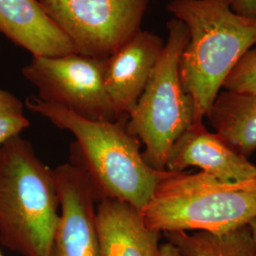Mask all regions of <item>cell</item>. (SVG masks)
I'll use <instances>...</instances> for the list:
<instances>
[{
	"mask_svg": "<svg viewBox=\"0 0 256 256\" xmlns=\"http://www.w3.org/2000/svg\"><path fill=\"white\" fill-rule=\"evenodd\" d=\"M162 38L140 30L106 60L104 82L122 120L134 110L164 46Z\"/></svg>",
	"mask_w": 256,
	"mask_h": 256,
	"instance_id": "obj_9",
	"label": "cell"
},
{
	"mask_svg": "<svg viewBox=\"0 0 256 256\" xmlns=\"http://www.w3.org/2000/svg\"><path fill=\"white\" fill-rule=\"evenodd\" d=\"M106 60L70 54L32 56L22 74L38 90V98L92 120H122L104 88Z\"/></svg>",
	"mask_w": 256,
	"mask_h": 256,
	"instance_id": "obj_7",
	"label": "cell"
},
{
	"mask_svg": "<svg viewBox=\"0 0 256 256\" xmlns=\"http://www.w3.org/2000/svg\"><path fill=\"white\" fill-rule=\"evenodd\" d=\"M222 88L230 92L256 93V46L240 58L223 82Z\"/></svg>",
	"mask_w": 256,
	"mask_h": 256,
	"instance_id": "obj_16",
	"label": "cell"
},
{
	"mask_svg": "<svg viewBox=\"0 0 256 256\" xmlns=\"http://www.w3.org/2000/svg\"><path fill=\"white\" fill-rule=\"evenodd\" d=\"M167 10L189 32L178 72L194 102V124H200L230 72L256 46V19L239 16L227 0H171Z\"/></svg>",
	"mask_w": 256,
	"mask_h": 256,
	"instance_id": "obj_2",
	"label": "cell"
},
{
	"mask_svg": "<svg viewBox=\"0 0 256 256\" xmlns=\"http://www.w3.org/2000/svg\"><path fill=\"white\" fill-rule=\"evenodd\" d=\"M158 256H185L182 252L176 247L174 244L167 241L166 243L160 244V252Z\"/></svg>",
	"mask_w": 256,
	"mask_h": 256,
	"instance_id": "obj_18",
	"label": "cell"
},
{
	"mask_svg": "<svg viewBox=\"0 0 256 256\" xmlns=\"http://www.w3.org/2000/svg\"><path fill=\"white\" fill-rule=\"evenodd\" d=\"M248 227H250V229L252 236V239H254V242L256 247V220H252V221L248 224Z\"/></svg>",
	"mask_w": 256,
	"mask_h": 256,
	"instance_id": "obj_19",
	"label": "cell"
},
{
	"mask_svg": "<svg viewBox=\"0 0 256 256\" xmlns=\"http://www.w3.org/2000/svg\"><path fill=\"white\" fill-rule=\"evenodd\" d=\"M166 26L168 37L162 52L126 120L128 132L144 146L146 162L158 171L166 170L172 147L194 120V102L184 92L178 72L189 32L174 18Z\"/></svg>",
	"mask_w": 256,
	"mask_h": 256,
	"instance_id": "obj_5",
	"label": "cell"
},
{
	"mask_svg": "<svg viewBox=\"0 0 256 256\" xmlns=\"http://www.w3.org/2000/svg\"><path fill=\"white\" fill-rule=\"evenodd\" d=\"M54 174L61 212L52 256H100L97 200L88 176L72 164L57 166Z\"/></svg>",
	"mask_w": 256,
	"mask_h": 256,
	"instance_id": "obj_8",
	"label": "cell"
},
{
	"mask_svg": "<svg viewBox=\"0 0 256 256\" xmlns=\"http://www.w3.org/2000/svg\"><path fill=\"white\" fill-rule=\"evenodd\" d=\"M206 117L214 132L242 155L256 151V92L223 90L218 93Z\"/></svg>",
	"mask_w": 256,
	"mask_h": 256,
	"instance_id": "obj_13",
	"label": "cell"
},
{
	"mask_svg": "<svg viewBox=\"0 0 256 256\" xmlns=\"http://www.w3.org/2000/svg\"><path fill=\"white\" fill-rule=\"evenodd\" d=\"M0 256H4L3 254H2V252H1V248H0Z\"/></svg>",
	"mask_w": 256,
	"mask_h": 256,
	"instance_id": "obj_20",
	"label": "cell"
},
{
	"mask_svg": "<svg viewBox=\"0 0 256 256\" xmlns=\"http://www.w3.org/2000/svg\"><path fill=\"white\" fill-rule=\"evenodd\" d=\"M28 126L23 102L12 92L0 88V146Z\"/></svg>",
	"mask_w": 256,
	"mask_h": 256,
	"instance_id": "obj_15",
	"label": "cell"
},
{
	"mask_svg": "<svg viewBox=\"0 0 256 256\" xmlns=\"http://www.w3.org/2000/svg\"><path fill=\"white\" fill-rule=\"evenodd\" d=\"M164 234L185 256H256L248 225L224 234L172 232Z\"/></svg>",
	"mask_w": 256,
	"mask_h": 256,
	"instance_id": "obj_14",
	"label": "cell"
},
{
	"mask_svg": "<svg viewBox=\"0 0 256 256\" xmlns=\"http://www.w3.org/2000/svg\"><path fill=\"white\" fill-rule=\"evenodd\" d=\"M230 9L239 16L256 19V0H227Z\"/></svg>",
	"mask_w": 256,
	"mask_h": 256,
	"instance_id": "obj_17",
	"label": "cell"
},
{
	"mask_svg": "<svg viewBox=\"0 0 256 256\" xmlns=\"http://www.w3.org/2000/svg\"><path fill=\"white\" fill-rule=\"evenodd\" d=\"M140 212L147 226L162 234H224L256 220V176L224 182L202 171H166Z\"/></svg>",
	"mask_w": 256,
	"mask_h": 256,
	"instance_id": "obj_4",
	"label": "cell"
},
{
	"mask_svg": "<svg viewBox=\"0 0 256 256\" xmlns=\"http://www.w3.org/2000/svg\"><path fill=\"white\" fill-rule=\"evenodd\" d=\"M198 167L224 182H241L256 176V165L203 122L192 124L172 147L166 171L184 172Z\"/></svg>",
	"mask_w": 256,
	"mask_h": 256,
	"instance_id": "obj_10",
	"label": "cell"
},
{
	"mask_svg": "<svg viewBox=\"0 0 256 256\" xmlns=\"http://www.w3.org/2000/svg\"><path fill=\"white\" fill-rule=\"evenodd\" d=\"M0 34L32 56L76 54L38 0H0Z\"/></svg>",
	"mask_w": 256,
	"mask_h": 256,
	"instance_id": "obj_12",
	"label": "cell"
},
{
	"mask_svg": "<svg viewBox=\"0 0 256 256\" xmlns=\"http://www.w3.org/2000/svg\"><path fill=\"white\" fill-rule=\"evenodd\" d=\"M100 256H158L162 232L150 229L126 202L102 200L96 207Z\"/></svg>",
	"mask_w": 256,
	"mask_h": 256,
	"instance_id": "obj_11",
	"label": "cell"
},
{
	"mask_svg": "<svg viewBox=\"0 0 256 256\" xmlns=\"http://www.w3.org/2000/svg\"><path fill=\"white\" fill-rule=\"evenodd\" d=\"M54 169L20 135L0 146V243L23 256H52L59 221Z\"/></svg>",
	"mask_w": 256,
	"mask_h": 256,
	"instance_id": "obj_3",
	"label": "cell"
},
{
	"mask_svg": "<svg viewBox=\"0 0 256 256\" xmlns=\"http://www.w3.org/2000/svg\"><path fill=\"white\" fill-rule=\"evenodd\" d=\"M76 54L106 60L142 28L149 0H38Z\"/></svg>",
	"mask_w": 256,
	"mask_h": 256,
	"instance_id": "obj_6",
	"label": "cell"
},
{
	"mask_svg": "<svg viewBox=\"0 0 256 256\" xmlns=\"http://www.w3.org/2000/svg\"><path fill=\"white\" fill-rule=\"evenodd\" d=\"M28 108L70 132V164L82 169L97 202L117 200L142 210L166 173L147 164L140 142L128 132L126 120L84 119L70 110L30 97Z\"/></svg>",
	"mask_w": 256,
	"mask_h": 256,
	"instance_id": "obj_1",
	"label": "cell"
}]
</instances>
